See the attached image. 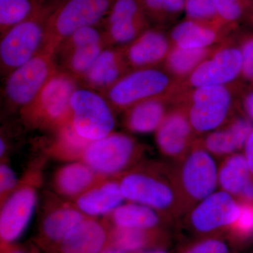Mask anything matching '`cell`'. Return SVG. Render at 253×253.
<instances>
[{
	"label": "cell",
	"mask_w": 253,
	"mask_h": 253,
	"mask_svg": "<svg viewBox=\"0 0 253 253\" xmlns=\"http://www.w3.org/2000/svg\"><path fill=\"white\" fill-rule=\"evenodd\" d=\"M45 163V157L33 161L14 191L0 205V237L3 244H10L19 239L29 224L38 204Z\"/></svg>",
	"instance_id": "cell-5"
},
{
	"label": "cell",
	"mask_w": 253,
	"mask_h": 253,
	"mask_svg": "<svg viewBox=\"0 0 253 253\" xmlns=\"http://www.w3.org/2000/svg\"><path fill=\"white\" fill-rule=\"evenodd\" d=\"M105 176L83 161H75L68 163L55 172L52 187L54 194L73 202Z\"/></svg>",
	"instance_id": "cell-22"
},
{
	"label": "cell",
	"mask_w": 253,
	"mask_h": 253,
	"mask_svg": "<svg viewBox=\"0 0 253 253\" xmlns=\"http://www.w3.org/2000/svg\"><path fill=\"white\" fill-rule=\"evenodd\" d=\"M197 138L186 110L179 105L171 108L155 132L158 150L172 163L181 161L189 153Z\"/></svg>",
	"instance_id": "cell-14"
},
{
	"label": "cell",
	"mask_w": 253,
	"mask_h": 253,
	"mask_svg": "<svg viewBox=\"0 0 253 253\" xmlns=\"http://www.w3.org/2000/svg\"><path fill=\"white\" fill-rule=\"evenodd\" d=\"M109 224L104 219L86 217L60 245L61 253H101L108 247Z\"/></svg>",
	"instance_id": "cell-23"
},
{
	"label": "cell",
	"mask_w": 253,
	"mask_h": 253,
	"mask_svg": "<svg viewBox=\"0 0 253 253\" xmlns=\"http://www.w3.org/2000/svg\"><path fill=\"white\" fill-rule=\"evenodd\" d=\"M241 204L225 191H215L196 204L184 219L186 229L197 238L224 236L239 217Z\"/></svg>",
	"instance_id": "cell-13"
},
{
	"label": "cell",
	"mask_w": 253,
	"mask_h": 253,
	"mask_svg": "<svg viewBox=\"0 0 253 253\" xmlns=\"http://www.w3.org/2000/svg\"><path fill=\"white\" fill-rule=\"evenodd\" d=\"M78 82L59 69L50 78L35 99L20 112L27 127L55 132L71 121V101Z\"/></svg>",
	"instance_id": "cell-3"
},
{
	"label": "cell",
	"mask_w": 253,
	"mask_h": 253,
	"mask_svg": "<svg viewBox=\"0 0 253 253\" xmlns=\"http://www.w3.org/2000/svg\"><path fill=\"white\" fill-rule=\"evenodd\" d=\"M17 179L14 169L8 163V160L0 164V205L3 204L17 186Z\"/></svg>",
	"instance_id": "cell-38"
},
{
	"label": "cell",
	"mask_w": 253,
	"mask_h": 253,
	"mask_svg": "<svg viewBox=\"0 0 253 253\" xmlns=\"http://www.w3.org/2000/svg\"><path fill=\"white\" fill-rule=\"evenodd\" d=\"M141 253H170L169 251L166 249V248H156V249H153L148 250V251H144Z\"/></svg>",
	"instance_id": "cell-42"
},
{
	"label": "cell",
	"mask_w": 253,
	"mask_h": 253,
	"mask_svg": "<svg viewBox=\"0 0 253 253\" xmlns=\"http://www.w3.org/2000/svg\"><path fill=\"white\" fill-rule=\"evenodd\" d=\"M149 22L160 28L175 22L184 12L185 0H140Z\"/></svg>",
	"instance_id": "cell-32"
},
{
	"label": "cell",
	"mask_w": 253,
	"mask_h": 253,
	"mask_svg": "<svg viewBox=\"0 0 253 253\" xmlns=\"http://www.w3.org/2000/svg\"><path fill=\"white\" fill-rule=\"evenodd\" d=\"M216 160L205 149L198 137L189 153L179 162L172 163L176 186L186 213L215 192L219 186V166Z\"/></svg>",
	"instance_id": "cell-6"
},
{
	"label": "cell",
	"mask_w": 253,
	"mask_h": 253,
	"mask_svg": "<svg viewBox=\"0 0 253 253\" xmlns=\"http://www.w3.org/2000/svg\"><path fill=\"white\" fill-rule=\"evenodd\" d=\"M42 206L41 231L43 239L51 244L61 245L63 240L86 216L72 201L56 194H47Z\"/></svg>",
	"instance_id": "cell-16"
},
{
	"label": "cell",
	"mask_w": 253,
	"mask_h": 253,
	"mask_svg": "<svg viewBox=\"0 0 253 253\" xmlns=\"http://www.w3.org/2000/svg\"><path fill=\"white\" fill-rule=\"evenodd\" d=\"M240 111L253 123V86L245 89L240 100Z\"/></svg>",
	"instance_id": "cell-39"
},
{
	"label": "cell",
	"mask_w": 253,
	"mask_h": 253,
	"mask_svg": "<svg viewBox=\"0 0 253 253\" xmlns=\"http://www.w3.org/2000/svg\"><path fill=\"white\" fill-rule=\"evenodd\" d=\"M45 1H52V0H44Z\"/></svg>",
	"instance_id": "cell-44"
},
{
	"label": "cell",
	"mask_w": 253,
	"mask_h": 253,
	"mask_svg": "<svg viewBox=\"0 0 253 253\" xmlns=\"http://www.w3.org/2000/svg\"><path fill=\"white\" fill-rule=\"evenodd\" d=\"M54 133V139L46 148V156L69 163L82 161L86 146L90 142L80 137L70 123Z\"/></svg>",
	"instance_id": "cell-30"
},
{
	"label": "cell",
	"mask_w": 253,
	"mask_h": 253,
	"mask_svg": "<svg viewBox=\"0 0 253 253\" xmlns=\"http://www.w3.org/2000/svg\"><path fill=\"white\" fill-rule=\"evenodd\" d=\"M231 245L230 240L224 236L198 238L179 253H234Z\"/></svg>",
	"instance_id": "cell-35"
},
{
	"label": "cell",
	"mask_w": 253,
	"mask_h": 253,
	"mask_svg": "<svg viewBox=\"0 0 253 253\" xmlns=\"http://www.w3.org/2000/svg\"><path fill=\"white\" fill-rule=\"evenodd\" d=\"M49 1L43 0H0V35L2 36L11 28L27 19L42 5Z\"/></svg>",
	"instance_id": "cell-31"
},
{
	"label": "cell",
	"mask_w": 253,
	"mask_h": 253,
	"mask_svg": "<svg viewBox=\"0 0 253 253\" xmlns=\"http://www.w3.org/2000/svg\"><path fill=\"white\" fill-rule=\"evenodd\" d=\"M253 129L251 120L239 112L221 127L199 137L201 144L216 159L244 151L245 145Z\"/></svg>",
	"instance_id": "cell-18"
},
{
	"label": "cell",
	"mask_w": 253,
	"mask_h": 253,
	"mask_svg": "<svg viewBox=\"0 0 253 253\" xmlns=\"http://www.w3.org/2000/svg\"><path fill=\"white\" fill-rule=\"evenodd\" d=\"M101 253H126L124 251H121V249L118 248L114 247V246H111V247H107L105 249L104 251Z\"/></svg>",
	"instance_id": "cell-41"
},
{
	"label": "cell",
	"mask_w": 253,
	"mask_h": 253,
	"mask_svg": "<svg viewBox=\"0 0 253 253\" xmlns=\"http://www.w3.org/2000/svg\"><path fill=\"white\" fill-rule=\"evenodd\" d=\"M184 13L185 18L196 21H212L221 19L212 0H185Z\"/></svg>",
	"instance_id": "cell-36"
},
{
	"label": "cell",
	"mask_w": 253,
	"mask_h": 253,
	"mask_svg": "<svg viewBox=\"0 0 253 253\" xmlns=\"http://www.w3.org/2000/svg\"><path fill=\"white\" fill-rule=\"evenodd\" d=\"M126 201L118 176H106L73 201L88 217H106Z\"/></svg>",
	"instance_id": "cell-20"
},
{
	"label": "cell",
	"mask_w": 253,
	"mask_h": 253,
	"mask_svg": "<svg viewBox=\"0 0 253 253\" xmlns=\"http://www.w3.org/2000/svg\"><path fill=\"white\" fill-rule=\"evenodd\" d=\"M109 226L123 229H163L172 220L152 208L126 201L103 217Z\"/></svg>",
	"instance_id": "cell-24"
},
{
	"label": "cell",
	"mask_w": 253,
	"mask_h": 253,
	"mask_svg": "<svg viewBox=\"0 0 253 253\" xmlns=\"http://www.w3.org/2000/svg\"><path fill=\"white\" fill-rule=\"evenodd\" d=\"M118 178L126 201L148 206L172 221L185 215L172 164L145 160Z\"/></svg>",
	"instance_id": "cell-1"
},
{
	"label": "cell",
	"mask_w": 253,
	"mask_h": 253,
	"mask_svg": "<svg viewBox=\"0 0 253 253\" xmlns=\"http://www.w3.org/2000/svg\"><path fill=\"white\" fill-rule=\"evenodd\" d=\"M244 155L249 166L251 176L253 179V129L245 145Z\"/></svg>",
	"instance_id": "cell-40"
},
{
	"label": "cell",
	"mask_w": 253,
	"mask_h": 253,
	"mask_svg": "<svg viewBox=\"0 0 253 253\" xmlns=\"http://www.w3.org/2000/svg\"><path fill=\"white\" fill-rule=\"evenodd\" d=\"M172 46L169 33L149 27L123 49L131 69H139L162 66Z\"/></svg>",
	"instance_id": "cell-17"
},
{
	"label": "cell",
	"mask_w": 253,
	"mask_h": 253,
	"mask_svg": "<svg viewBox=\"0 0 253 253\" xmlns=\"http://www.w3.org/2000/svg\"><path fill=\"white\" fill-rule=\"evenodd\" d=\"M252 179L242 153H236L221 160L218 168V183L221 191L237 199L245 186Z\"/></svg>",
	"instance_id": "cell-28"
},
{
	"label": "cell",
	"mask_w": 253,
	"mask_h": 253,
	"mask_svg": "<svg viewBox=\"0 0 253 253\" xmlns=\"http://www.w3.org/2000/svg\"><path fill=\"white\" fill-rule=\"evenodd\" d=\"M238 28L221 19L201 21L185 18L172 28L169 36L173 46L206 49L227 41Z\"/></svg>",
	"instance_id": "cell-15"
},
{
	"label": "cell",
	"mask_w": 253,
	"mask_h": 253,
	"mask_svg": "<svg viewBox=\"0 0 253 253\" xmlns=\"http://www.w3.org/2000/svg\"><path fill=\"white\" fill-rule=\"evenodd\" d=\"M146 149L134 136L113 131L86 146L82 161L106 176H119L145 161Z\"/></svg>",
	"instance_id": "cell-8"
},
{
	"label": "cell",
	"mask_w": 253,
	"mask_h": 253,
	"mask_svg": "<svg viewBox=\"0 0 253 253\" xmlns=\"http://www.w3.org/2000/svg\"><path fill=\"white\" fill-rule=\"evenodd\" d=\"M238 42L243 60L241 81L244 84L253 86V33L244 34Z\"/></svg>",
	"instance_id": "cell-37"
},
{
	"label": "cell",
	"mask_w": 253,
	"mask_h": 253,
	"mask_svg": "<svg viewBox=\"0 0 253 253\" xmlns=\"http://www.w3.org/2000/svg\"><path fill=\"white\" fill-rule=\"evenodd\" d=\"M56 53L55 48L44 45L29 61L6 76L3 91L10 108L20 111L35 99L59 69Z\"/></svg>",
	"instance_id": "cell-9"
},
{
	"label": "cell",
	"mask_w": 253,
	"mask_h": 253,
	"mask_svg": "<svg viewBox=\"0 0 253 253\" xmlns=\"http://www.w3.org/2000/svg\"><path fill=\"white\" fill-rule=\"evenodd\" d=\"M173 106L172 94L145 100L123 112V126L133 134L155 133Z\"/></svg>",
	"instance_id": "cell-21"
},
{
	"label": "cell",
	"mask_w": 253,
	"mask_h": 253,
	"mask_svg": "<svg viewBox=\"0 0 253 253\" xmlns=\"http://www.w3.org/2000/svg\"><path fill=\"white\" fill-rule=\"evenodd\" d=\"M26 253L24 252V251H21V250H13V251H10L9 253Z\"/></svg>",
	"instance_id": "cell-43"
},
{
	"label": "cell",
	"mask_w": 253,
	"mask_h": 253,
	"mask_svg": "<svg viewBox=\"0 0 253 253\" xmlns=\"http://www.w3.org/2000/svg\"><path fill=\"white\" fill-rule=\"evenodd\" d=\"M60 1L54 0L42 5L29 18L1 36V74L7 76L42 49L50 16Z\"/></svg>",
	"instance_id": "cell-4"
},
{
	"label": "cell",
	"mask_w": 253,
	"mask_h": 253,
	"mask_svg": "<svg viewBox=\"0 0 253 253\" xmlns=\"http://www.w3.org/2000/svg\"><path fill=\"white\" fill-rule=\"evenodd\" d=\"M115 0H61L50 16L44 45L57 50L75 32L104 22Z\"/></svg>",
	"instance_id": "cell-10"
},
{
	"label": "cell",
	"mask_w": 253,
	"mask_h": 253,
	"mask_svg": "<svg viewBox=\"0 0 253 253\" xmlns=\"http://www.w3.org/2000/svg\"><path fill=\"white\" fill-rule=\"evenodd\" d=\"M219 17L239 27L241 22L253 26V0H212Z\"/></svg>",
	"instance_id": "cell-33"
},
{
	"label": "cell",
	"mask_w": 253,
	"mask_h": 253,
	"mask_svg": "<svg viewBox=\"0 0 253 253\" xmlns=\"http://www.w3.org/2000/svg\"><path fill=\"white\" fill-rule=\"evenodd\" d=\"M70 125L80 137L91 142L114 131L115 110L104 95L88 88H78L71 101Z\"/></svg>",
	"instance_id": "cell-11"
},
{
	"label": "cell",
	"mask_w": 253,
	"mask_h": 253,
	"mask_svg": "<svg viewBox=\"0 0 253 253\" xmlns=\"http://www.w3.org/2000/svg\"><path fill=\"white\" fill-rule=\"evenodd\" d=\"M105 39L109 46H125L134 41L149 28L150 22L144 14L124 12L105 19Z\"/></svg>",
	"instance_id": "cell-26"
},
{
	"label": "cell",
	"mask_w": 253,
	"mask_h": 253,
	"mask_svg": "<svg viewBox=\"0 0 253 253\" xmlns=\"http://www.w3.org/2000/svg\"><path fill=\"white\" fill-rule=\"evenodd\" d=\"M177 83L163 66L131 69L103 95L116 112L123 113L145 100L173 95Z\"/></svg>",
	"instance_id": "cell-7"
},
{
	"label": "cell",
	"mask_w": 253,
	"mask_h": 253,
	"mask_svg": "<svg viewBox=\"0 0 253 253\" xmlns=\"http://www.w3.org/2000/svg\"><path fill=\"white\" fill-rule=\"evenodd\" d=\"M218 45L206 49H191L172 45L162 66L178 83H181L189 77Z\"/></svg>",
	"instance_id": "cell-29"
},
{
	"label": "cell",
	"mask_w": 253,
	"mask_h": 253,
	"mask_svg": "<svg viewBox=\"0 0 253 253\" xmlns=\"http://www.w3.org/2000/svg\"><path fill=\"white\" fill-rule=\"evenodd\" d=\"M108 44L106 42L71 48L56 53V62L60 69L67 73L78 82H81Z\"/></svg>",
	"instance_id": "cell-27"
},
{
	"label": "cell",
	"mask_w": 253,
	"mask_h": 253,
	"mask_svg": "<svg viewBox=\"0 0 253 253\" xmlns=\"http://www.w3.org/2000/svg\"><path fill=\"white\" fill-rule=\"evenodd\" d=\"M109 227L111 246L126 253H141L156 248H165L169 239L167 232L163 229Z\"/></svg>",
	"instance_id": "cell-25"
},
{
	"label": "cell",
	"mask_w": 253,
	"mask_h": 253,
	"mask_svg": "<svg viewBox=\"0 0 253 253\" xmlns=\"http://www.w3.org/2000/svg\"><path fill=\"white\" fill-rule=\"evenodd\" d=\"M231 244H245L253 239V205L241 204L239 217L228 231Z\"/></svg>",
	"instance_id": "cell-34"
},
{
	"label": "cell",
	"mask_w": 253,
	"mask_h": 253,
	"mask_svg": "<svg viewBox=\"0 0 253 253\" xmlns=\"http://www.w3.org/2000/svg\"><path fill=\"white\" fill-rule=\"evenodd\" d=\"M243 60L239 42L232 37L219 44L184 81L175 94L203 86H226L241 81Z\"/></svg>",
	"instance_id": "cell-12"
},
{
	"label": "cell",
	"mask_w": 253,
	"mask_h": 253,
	"mask_svg": "<svg viewBox=\"0 0 253 253\" xmlns=\"http://www.w3.org/2000/svg\"><path fill=\"white\" fill-rule=\"evenodd\" d=\"M130 70L123 46H107L81 83L86 88L104 94Z\"/></svg>",
	"instance_id": "cell-19"
},
{
	"label": "cell",
	"mask_w": 253,
	"mask_h": 253,
	"mask_svg": "<svg viewBox=\"0 0 253 253\" xmlns=\"http://www.w3.org/2000/svg\"><path fill=\"white\" fill-rule=\"evenodd\" d=\"M245 89L242 81L230 85L195 88L174 94L173 104L184 108L195 134L201 137L241 112L240 100Z\"/></svg>",
	"instance_id": "cell-2"
}]
</instances>
